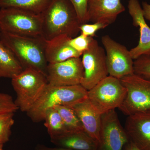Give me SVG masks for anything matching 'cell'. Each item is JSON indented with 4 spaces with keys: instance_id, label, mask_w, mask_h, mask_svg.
Wrapping results in <instances>:
<instances>
[{
    "instance_id": "cell-9",
    "label": "cell",
    "mask_w": 150,
    "mask_h": 150,
    "mask_svg": "<svg viewBox=\"0 0 150 150\" xmlns=\"http://www.w3.org/2000/svg\"><path fill=\"white\" fill-rule=\"evenodd\" d=\"M101 41L105 50L109 76L120 79L134 74V60L130 51L108 35L103 36Z\"/></svg>"
},
{
    "instance_id": "cell-28",
    "label": "cell",
    "mask_w": 150,
    "mask_h": 150,
    "mask_svg": "<svg viewBox=\"0 0 150 150\" xmlns=\"http://www.w3.org/2000/svg\"><path fill=\"white\" fill-rule=\"evenodd\" d=\"M142 8L145 19L150 21V4H148L146 2H143Z\"/></svg>"
},
{
    "instance_id": "cell-16",
    "label": "cell",
    "mask_w": 150,
    "mask_h": 150,
    "mask_svg": "<svg viewBox=\"0 0 150 150\" xmlns=\"http://www.w3.org/2000/svg\"><path fill=\"white\" fill-rule=\"evenodd\" d=\"M71 38L63 35L46 40L45 55L48 64L59 63L82 56V54L70 46L69 41Z\"/></svg>"
},
{
    "instance_id": "cell-20",
    "label": "cell",
    "mask_w": 150,
    "mask_h": 150,
    "mask_svg": "<svg viewBox=\"0 0 150 150\" xmlns=\"http://www.w3.org/2000/svg\"><path fill=\"white\" fill-rule=\"evenodd\" d=\"M44 126L50 138L59 136L68 132L59 112L55 108L48 109L45 113Z\"/></svg>"
},
{
    "instance_id": "cell-30",
    "label": "cell",
    "mask_w": 150,
    "mask_h": 150,
    "mask_svg": "<svg viewBox=\"0 0 150 150\" xmlns=\"http://www.w3.org/2000/svg\"><path fill=\"white\" fill-rule=\"evenodd\" d=\"M126 150H141L131 142H129Z\"/></svg>"
},
{
    "instance_id": "cell-27",
    "label": "cell",
    "mask_w": 150,
    "mask_h": 150,
    "mask_svg": "<svg viewBox=\"0 0 150 150\" xmlns=\"http://www.w3.org/2000/svg\"><path fill=\"white\" fill-rule=\"evenodd\" d=\"M107 26L106 25L101 23H94L92 24L83 23L81 25L80 30L81 34L88 37L93 38L95 36L96 33L98 30L103 29Z\"/></svg>"
},
{
    "instance_id": "cell-15",
    "label": "cell",
    "mask_w": 150,
    "mask_h": 150,
    "mask_svg": "<svg viewBox=\"0 0 150 150\" xmlns=\"http://www.w3.org/2000/svg\"><path fill=\"white\" fill-rule=\"evenodd\" d=\"M69 107L74 110L84 131L99 144L101 115L95 110L87 97Z\"/></svg>"
},
{
    "instance_id": "cell-13",
    "label": "cell",
    "mask_w": 150,
    "mask_h": 150,
    "mask_svg": "<svg viewBox=\"0 0 150 150\" xmlns=\"http://www.w3.org/2000/svg\"><path fill=\"white\" fill-rule=\"evenodd\" d=\"M88 21L107 25L113 23L125 11L121 0H88Z\"/></svg>"
},
{
    "instance_id": "cell-4",
    "label": "cell",
    "mask_w": 150,
    "mask_h": 150,
    "mask_svg": "<svg viewBox=\"0 0 150 150\" xmlns=\"http://www.w3.org/2000/svg\"><path fill=\"white\" fill-rule=\"evenodd\" d=\"M11 84L16 94V104L22 112H27L40 98L48 82L42 73L27 69L11 79Z\"/></svg>"
},
{
    "instance_id": "cell-31",
    "label": "cell",
    "mask_w": 150,
    "mask_h": 150,
    "mask_svg": "<svg viewBox=\"0 0 150 150\" xmlns=\"http://www.w3.org/2000/svg\"><path fill=\"white\" fill-rule=\"evenodd\" d=\"M4 145H0V150H4Z\"/></svg>"
},
{
    "instance_id": "cell-24",
    "label": "cell",
    "mask_w": 150,
    "mask_h": 150,
    "mask_svg": "<svg viewBox=\"0 0 150 150\" xmlns=\"http://www.w3.org/2000/svg\"><path fill=\"white\" fill-rule=\"evenodd\" d=\"M93 38L81 34L79 36L71 38L69 43L74 49L83 54V53L88 48Z\"/></svg>"
},
{
    "instance_id": "cell-5",
    "label": "cell",
    "mask_w": 150,
    "mask_h": 150,
    "mask_svg": "<svg viewBox=\"0 0 150 150\" xmlns=\"http://www.w3.org/2000/svg\"><path fill=\"white\" fill-rule=\"evenodd\" d=\"M126 93L121 80L108 76L88 91L87 98L95 110L102 115L120 107Z\"/></svg>"
},
{
    "instance_id": "cell-10",
    "label": "cell",
    "mask_w": 150,
    "mask_h": 150,
    "mask_svg": "<svg viewBox=\"0 0 150 150\" xmlns=\"http://www.w3.org/2000/svg\"><path fill=\"white\" fill-rule=\"evenodd\" d=\"M100 139L97 150H123L130 142L115 110L101 115Z\"/></svg>"
},
{
    "instance_id": "cell-12",
    "label": "cell",
    "mask_w": 150,
    "mask_h": 150,
    "mask_svg": "<svg viewBox=\"0 0 150 150\" xmlns=\"http://www.w3.org/2000/svg\"><path fill=\"white\" fill-rule=\"evenodd\" d=\"M124 129L130 142L141 150H150V110L128 116Z\"/></svg>"
},
{
    "instance_id": "cell-19",
    "label": "cell",
    "mask_w": 150,
    "mask_h": 150,
    "mask_svg": "<svg viewBox=\"0 0 150 150\" xmlns=\"http://www.w3.org/2000/svg\"><path fill=\"white\" fill-rule=\"evenodd\" d=\"M52 0H0V8H13L40 14Z\"/></svg>"
},
{
    "instance_id": "cell-11",
    "label": "cell",
    "mask_w": 150,
    "mask_h": 150,
    "mask_svg": "<svg viewBox=\"0 0 150 150\" xmlns=\"http://www.w3.org/2000/svg\"><path fill=\"white\" fill-rule=\"evenodd\" d=\"M83 72L81 59L73 58L64 62L48 64L46 77L50 85H77L80 84Z\"/></svg>"
},
{
    "instance_id": "cell-21",
    "label": "cell",
    "mask_w": 150,
    "mask_h": 150,
    "mask_svg": "<svg viewBox=\"0 0 150 150\" xmlns=\"http://www.w3.org/2000/svg\"><path fill=\"white\" fill-rule=\"evenodd\" d=\"M54 108L61 115L68 132L84 131L79 118L72 108L66 105H57Z\"/></svg>"
},
{
    "instance_id": "cell-6",
    "label": "cell",
    "mask_w": 150,
    "mask_h": 150,
    "mask_svg": "<svg viewBox=\"0 0 150 150\" xmlns=\"http://www.w3.org/2000/svg\"><path fill=\"white\" fill-rule=\"evenodd\" d=\"M42 19L38 14L13 8H0V31L16 35H41Z\"/></svg>"
},
{
    "instance_id": "cell-32",
    "label": "cell",
    "mask_w": 150,
    "mask_h": 150,
    "mask_svg": "<svg viewBox=\"0 0 150 150\" xmlns=\"http://www.w3.org/2000/svg\"><path fill=\"white\" fill-rule=\"evenodd\" d=\"M145 55H149L150 56V51L149 52H148L146 54H145Z\"/></svg>"
},
{
    "instance_id": "cell-25",
    "label": "cell",
    "mask_w": 150,
    "mask_h": 150,
    "mask_svg": "<svg viewBox=\"0 0 150 150\" xmlns=\"http://www.w3.org/2000/svg\"><path fill=\"white\" fill-rule=\"evenodd\" d=\"M15 100L8 94L0 93V114L16 112L18 110Z\"/></svg>"
},
{
    "instance_id": "cell-26",
    "label": "cell",
    "mask_w": 150,
    "mask_h": 150,
    "mask_svg": "<svg viewBox=\"0 0 150 150\" xmlns=\"http://www.w3.org/2000/svg\"><path fill=\"white\" fill-rule=\"evenodd\" d=\"M74 6L81 23H88V0H69Z\"/></svg>"
},
{
    "instance_id": "cell-8",
    "label": "cell",
    "mask_w": 150,
    "mask_h": 150,
    "mask_svg": "<svg viewBox=\"0 0 150 150\" xmlns=\"http://www.w3.org/2000/svg\"><path fill=\"white\" fill-rule=\"evenodd\" d=\"M82 56L84 72L80 84L88 91L109 75L106 54L105 50L93 38Z\"/></svg>"
},
{
    "instance_id": "cell-7",
    "label": "cell",
    "mask_w": 150,
    "mask_h": 150,
    "mask_svg": "<svg viewBox=\"0 0 150 150\" xmlns=\"http://www.w3.org/2000/svg\"><path fill=\"white\" fill-rule=\"evenodd\" d=\"M120 80L126 88V93L118 109L128 116L150 110V78L134 74Z\"/></svg>"
},
{
    "instance_id": "cell-23",
    "label": "cell",
    "mask_w": 150,
    "mask_h": 150,
    "mask_svg": "<svg viewBox=\"0 0 150 150\" xmlns=\"http://www.w3.org/2000/svg\"><path fill=\"white\" fill-rule=\"evenodd\" d=\"M134 74L150 78V56L143 55L134 60Z\"/></svg>"
},
{
    "instance_id": "cell-29",
    "label": "cell",
    "mask_w": 150,
    "mask_h": 150,
    "mask_svg": "<svg viewBox=\"0 0 150 150\" xmlns=\"http://www.w3.org/2000/svg\"><path fill=\"white\" fill-rule=\"evenodd\" d=\"M35 150H74L70 149H66V148L59 147H49L46 146L44 145H38L36 148Z\"/></svg>"
},
{
    "instance_id": "cell-14",
    "label": "cell",
    "mask_w": 150,
    "mask_h": 150,
    "mask_svg": "<svg viewBox=\"0 0 150 150\" xmlns=\"http://www.w3.org/2000/svg\"><path fill=\"white\" fill-rule=\"evenodd\" d=\"M128 7L133 25L139 27V43L130 51L131 57L134 60L150 51V28L146 23L139 0H129Z\"/></svg>"
},
{
    "instance_id": "cell-2",
    "label": "cell",
    "mask_w": 150,
    "mask_h": 150,
    "mask_svg": "<svg viewBox=\"0 0 150 150\" xmlns=\"http://www.w3.org/2000/svg\"><path fill=\"white\" fill-rule=\"evenodd\" d=\"M0 40L13 53L23 70L33 69L46 76L48 64L45 55L46 40L41 35H18L0 31Z\"/></svg>"
},
{
    "instance_id": "cell-1",
    "label": "cell",
    "mask_w": 150,
    "mask_h": 150,
    "mask_svg": "<svg viewBox=\"0 0 150 150\" xmlns=\"http://www.w3.org/2000/svg\"><path fill=\"white\" fill-rule=\"evenodd\" d=\"M41 15V36L46 40L63 35L73 38L80 32L81 23L69 0H52Z\"/></svg>"
},
{
    "instance_id": "cell-22",
    "label": "cell",
    "mask_w": 150,
    "mask_h": 150,
    "mask_svg": "<svg viewBox=\"0 0 150 150\" xmlns=\"http://www.w3.org/2000/svg\"><path fill=\"white\" fill-rule=\"evenodd\" d=\"M14 115L13 112L0 114V145H4L9 140L14 123Z\"/></svg>"
},
{
    "instance_id": "cell-17",
    "label": "cell",
    "mask_w": 150,
    "mask_h": 150,
    "mask_svg": "<svg viewBox=\"0 0 150 150\" xmlns=\"http://www.w3.org/2000/svg\"><path fill=\"white\" fill-rule=\"evenodd\" d=\"M50 138L57 147L74 150H97L99 146L98 142L84 131L67 132Z\"/></svg>"
},
{
    "instance_id": "cell-18",
    "label": "cell",
    "mask_w": 150,
    "mask_h": 150,
    "mask_svg": "<svg viewBox=\"0 0 150 150\" xmlns=\"http://www.w3.org/2000/svg\"><path fill=\"white\" fill-rule=\"evenodd\" d=\"M23 70L13 53L0 40V78L11 79Z\"/></svg>"
},
{
    "instance_id": "cell-3",
    "label": "cell",
    "mask_w": 150,
    "mask_h": 150,
    "mask_svg": "<svg viewBox=\"0 0 150 150\" xmlns=\"http://www.w3.org/2000/svg\"><path fill=\"white\" fill-rule=\"evenodd\" d=\"M87 93L80 84L53 86L48 84L40 98L26 113L33 122H41L48 109L57 105L71 106L86 98Z\"/></svg>"
}]
</instances>
